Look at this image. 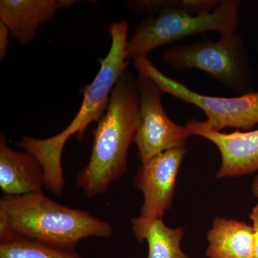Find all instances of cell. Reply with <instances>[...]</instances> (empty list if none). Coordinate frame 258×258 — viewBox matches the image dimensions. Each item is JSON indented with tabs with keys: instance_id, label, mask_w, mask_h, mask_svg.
Masks as SVG:
<instances>
[{
	"instance_id": "cell-11",
	"label": "cell",
	"mask_w": 258,
	"mask_h": 258,
	"mask_svg": "<svg viewBox=\"0 0 258 258\" xmlns=\"http://www.w3.org/2000/svg\"><path fill=\"white\" fill-rule=\"evenodd\" d=\"M45 171L40 161L28 152L10 149L0 135V189L4 196H21L42 191Z\"/></svg>"
},
{
	"instance_id": "cell-14",
	"label": "cell",
	"mask_w": 258,
	"mask_h": 258,
	"mask_svg": "<svg viewBox=\"0 0 258 258\" xmlns=\"http://www.w3.org/2000/svg\"><path fill=\"white\" fill-rule=\"evenodd\" d=\"M0 258H83L76 251L55 248L35 240L15 236L0 243Z\"/></svg>"
},
{
	"instance_id": "cell-12",
	"label": "cell",
	"mask_w": 258,
	"mask_h": 258,
	"mask_svg": "<svg viewBox=\"0 0 258 258\" xmlns=\"http://www.w3.org/2000/svg\"><path fill=\"white\" fill-rule=\"evenodd\" d=\"M207 237L208 258H253V227L246 222L217 217Z\"/></svg>"
},
{
	"instance_id": "cell-5",
	"label": "cell",
	"mask_w": 258,
	"mask_h": 258,
	"mask_svg": "<svg viewBox=\"0 0 258 258\" xmlns=\"http://www.w3.org/2000/svg\"><path fill=\"white\" fill-rule=\"evenodd\" d=\"M163 60L177 71L200 70L239 96L254 91L248 50L237 32L222 35L217 41L203 38L174 45L164 52Z\"/></svg>"
},
{
	"instance_id": "cell-9",
	"label": "cell",
	"mask_w": 258,
	"mask_h": 258,
	"mask_svg": "<svg viewBox=\"0 0 258 258\" xmlns=\"http://www.w3.org/2000/svg\"><path fill=\"white\" fill-rule=\"evenodd\" d=\"M185 126L191 135L208 139L220 151L221 165L217 179L237 177L258 171V129L222 133L195 118L186 120Z\"/></svg>"
},
{
	"instance_id": "cell-16",
	"label": "cell",
	"mask_w": 258,
	"mask_h": 258,
	"mask_svg": "<svg viewBox=\"0 0 258 258\" xmlns=\"http://www.w3.org/2000/svg\"><path fill=\"white\" fill-rule=\"evenodd\" d=\"M9 216L4 209L0 208V243L9 242L15 237Z\"/></svg>"
},
{
	"instance_id": "cell-18",
	"label": "cell",
	"mask_w": 258,
	"mask_h": 258,
	"mask_svg": "<svg viewBox=\"0 0 258 258\" xmlns=\"http://www.w3.org/2000/svg\"><path fill=\"white\" fill-rule=\"evenodd\" d=\"M249 218L252 222L254 230V254L253 258H258V202L251 210Z\"/></svg>"
},
{
	"instance_id": "cell-4",
	"label": "cell",
	"mask_w": 258,
	"mask_h": 258,
	"mask_svg": "<svg viewBox=\"0 0 258 258\" xmlns=\"http://www.w3.org/2000/svg\"><path fill=\"white\" fill-rule=\"evenodd\" d=\"M240 0H222L211 13L194 15L171 7L147 18L136 27L126 45V57H148L154 49L198 34L217 32L227 35L237 32Z\"/></svg>"
},
{
	"instance_id": "cell-13",
	"label": "cell",
	"mask_w": 258,
	"mask_h": 258,
	"mask_svg": "<svg viewBox=\"0 0 258 258\" xmlns=\"http://www.w3.org/2000/svg\"><path fill=\"white\" fill-rule=\"evenodd\" d=\"M134 236L139 242L147 241V258H189L181 248L184 235L183 227H168L163 220L144 221L138 217L131 219Z\"/></svg>"
},
{
	"instance_id": "cell-15",
	"label": "cell",
	"mask_w": 258,
	"mask_h": 258,
	"mask_svg": "<svg viewBox=\"0 0 258 258\" xmlns=\"http://www.w3.org/2000/svg\"><path fill=\"white\" fill-rule=\"evenodd\" d=\"M126 3L125 4L132 12L137 14L147 15L149 18L167 8L169 0H136Z\"/></svg>"
},
{
	"instance_id": "cell-8",
	"label": "cell",
	"mask_w": 258,
	"mask_h": 258,
	"mask_svg": "<svg viewBox=\"0 0 258 258\" xmlns=\"http://www.w3.org/2000/svg\"><path fill=\"white\" fill-rule=\"evenodd\" d=\"M186 154V148L171 149L141 164L134 179V186L144 195L139 219L163 220L172 204L180 166Z\"/></svg>"
},
{
	"instance_id": "cell-10",
	"label": "cell",
	"mask_w": 258,
	"mask_h": 258,
	"mask_svg": "<svg viewBox=\"0 0 258 258\" xmlns=\"http://www.w3.org/2000/svg\"><path fill=\"white\" fill-rule=\"evenodd\" d=\"M74 0H1L0 22L9 29L10 37L22 45L35 40L37 29L49 23L57 10L76 4Z\"/></svg>"
},
{
	"instance_id": "cell-19",
	"label": "cell",
	"mask_w": 258,
	"mask_h": 258,
	"mask_svg": "<svg viewBox=\"0 0 258 258\" xmlns=\"http://www.w3.org/2000/svg\"><path fill=\"white\" fill-rule=\"evenodd\" d=\"M251 190H252V195L257 199L258 202V174L254 178L251 184Z\"/></svg>"
},
{
	"instance_id": "cell-2",
	"label": "cell",
	"mask_w": 258,
	"mask_h": 258,
	"mask_svg": "<svg viewBox=\"0 0 258 258\" xmlns=\"http://www.w3.org/2000/svg\"><path fill=\"white\" fill-rule=\"evenodd\" d=\"M139 125L137 80L126 70L115 83L106 113L93 130L89 161L76 176V184L88 198L106 193L126 174L127 154Z\"/></svg>"
},
{
	"instance_id": "cell-7",
	"label": "cell",
	"mask_w": 258,
	"mask_h": 258,
	"mask_svg": "<svg viewBox=\"0 0 258 258\" xmlns=\"http://www.w3.org/2000/svg\"><path fill=\"white\" fill-rule=\"evenodd\" d=\"M139 125L135 143L141 164L171 149L186 147L191 134L166 115L161 97L164 93L152 80L139 75Z\"/></svg>"
},
{
	"instance_id": "cell-1",
	"label": "cell",
	"mask_w": 258,
	"mask_h": 258,
	"mask_svg": "<svg viewBox=\"0 0 258 258\" xmlns=\"http://www.w3.org/2000/svg\"><path fill=\"white\" fill-rule=\"evenodd\" d=\"M128 24L120 20L109 28L111 45L108 55L100 60L101 68L93 82L83 89L82 104L68 127L50 138L40 139L24 136L17 145L34 154L45 171V189L57 196L63 191L66 180L62 167V154L70 137L77 136L79 140L92 122L98 123L106 113L112 90L122 74L126 71L127 32Z\"/></svg>"
},
{
	"instance_id": "cell-6",
	"label": "cell",
	"mask_w": 258,
	"mask_h": 258,
	"mask_svg": "<svg viewBox=\"0 0 258 258\" xmlns=\"http://www.w3.org/2000/svg\"><path fill=\"white\" fill-rule=\"evenodd\" d=\"M134 64L139 75L154 81L164 94L200 108L206 115L205 123L213 130L235 128L247 132L258 125V91L230 98L207 96L166 76L148 57L134 59Z\"/></svg>"
},
{
	"instance_id": "cell-3",
	"label": "cell",
	"mask_w": 258,
	"mask_h": 258,
	"mask_svg": "<svg viewBox=\"0 0 258 258\" xmlns=\"http://www.w3.org/2000/svg\"><path fill=\"white\" fill-rule=\"evenodd\" d=\"M0 208L8 213L15 235L62 250L75 251L80 241L87 237L113 235L108 222L57 203L42 191L3 196Z\"/></svg>"
},
{
	"instance_id": "cell-20",
	"label": "cell",
	"mask_w": 258,
	"mask_h": 258,
	"mask_svg": "<svg viewBox=\"0 0 258 258\" xmlns=\"http://www.w3.org/2000/svg\"><path fill=\"white\" fill-rule=\"evenodd\" d=\"M257 53H258V45H257ZM257 71H258V68H257Z\"/></svg>"
},
{
	"instance_id": "cell-17",
	"label": "cell",
	"mask_w": 258,
	"mask_h": 258,
	"mask_svg": "<svg viewBox=\"0 0 258 258\" xmlns=\"http://www.w3.org/2000/svg\"><path fill=\"white\" fill-rule=\"evenodd\" d=\"M9 29L3 22H0V61L5 60L8 55L10 45Z\"/></svg>"
}]
</instances>
